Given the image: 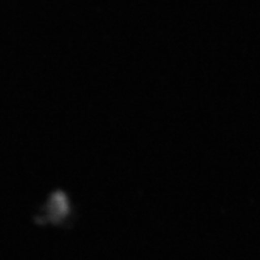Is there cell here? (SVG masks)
I'll return each instance as SVG.
<instances>
[]
</instances>
